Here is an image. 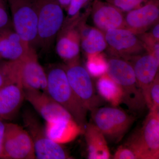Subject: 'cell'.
Wrapping results in <instances>:
<instances>
[{"label": "cell", "mask_w": 159, "mask_h": 159, "mask_svg": "<svg viewBox=\"0 0 159 159\" xmlns=\"http://www.w3.org/2000/svg\"><path fill=\"white\" fill-rule=\"evenodd\" d=\"M1 60H2L1 59V58H0V61H1Z\"/></svg>", "instance_id": "obj_34"}, {"label": "cell", "mask_w": 159, "mask_h": 159, "mask_svg": "<svg viewBox=\"0 0 159 159\" xmlns=\"http://www.w3.org/2000/svg\"><path fill=\"white\" fill-rule=\"evenodd\" d=\"M24 93L25 98L46 122L74 119L65 109L52 99L48 94L36 90H24Z\"/></svg>", "instance_id": "obj_12"}, {"label": "cell", "mask_w": 159, "mask_h": 159, "mask_svg": "<svg viewBox=\"0 0 159 159\" xmlns=\"http://www.w3.org/2000/svg\"><path fill=\"white\" fill-rule=\"evenodd\" d=\"M84 134L88 148V158L108 159L111 154L104 135L93 123H87Z\"/></svg>", "instance_id": "obj_20"}, {"label": "cell", "mask_w": 159, "mask_h": 159, "mask_svg": "<svg viewBox=\"0 0 159 159\" xmlns=\"http://www.w3.org/2000/svg\"><path fill=\"white\" fill-rule=\"evenodd\" d=\"M89 0H71L66 11L67 15L63 23H67L77 19L80 15L81 9L88 4Z\"/></svg>", "instance_id": "obj_28"}, {"label": "cell", "mask_w": 159, "mask_h": 159, "mask_svg": "<svg viewBox=\"0 0 159 159\" xmlns=\"http://www.w3.org/2000/svg\"><path fill=\"white\" fill-rule=\"evenodd\" d=\"M24 121L26 130L32 139L36 158L72 159L61 144L48 137L45 129L33 115L26 113L24 115Z\"/></svg>", "instance_id": "obj_8"}, {"label": "cell", "mask_w": 159, "mask_h": 159, "mask_svg": "<svg viewBox=\"0 0 159 159\" xmlns=\"http://www.w3.org/2000/svg\"><path fill=\"white\" fill-rule=\"evenodd\" d=\"M97 89L99 96L113 107H117L122 102L123 93L120 86L107 74L99 77Z\"/></svg>", "instance_id": "obj_22"}, {"label": "cell", "mask_w": 159, "mask_h": 159, "mask_svg": "<svg viewBox=\"0 0 159 159\" xmlns=\"http://www.w3.org/2000/svg\"><path fill=\"white\" fill-rule=\"evenodd\" d=\"M70 85L88 111H92L102 103V99L96 93L91 75L79 60L63 66Z\"/></svg>", "instance_id": "obj_7"}, {"label": "cell", "mask_w": 159, "mask_h": 159, "mask_svg": "<svg viewBox=\"0 0 159 159\" xmlns=\"http://www.w3.org/2000/svg\"><path fill=\"white\" fill-rule=\"evenodd\" d=\"M146 106L150 110L159 109V75L157 74L153 81L143 94Z\"/></svg>", "instance_id": "obj_25"}, {"label": "cell", "mask_w": 159, "mask_h": 159, "mask_svg": "<svg viewBox=\"0 0 159 159\" xmlns=\"http://www.w3.org/2000/svg\"><path fill=\"white\" fill-rule=\"evenodd\" d=\"M107 60V74L122 89V102L135 112L143 110L146 104L132 66L127 61L119 57L113 56Z\"/></svg>", "instance_id": "obj_2"}, {"label": "cell", "mask_w": 159, "mask_h": 159, "mask_svg": "<svg viewBox=\"0 0 159 159\" xmlns=\"http://www.w3.org/2000/svg\"><path fill=\"white\" fill-rule=\"evenodd\" d=\"M107 60L102 53L87 55L86 70L91 76L99 77L107 73Z\"/></svg>", "instance_id": "obj_24"}, {"label": "cell", "mask_w": 159, "mask_h": 159, "mask_svg": "<svg viewBox=\"0 0 159 159\" xmlns=\"http://www.w3.org/2000/svg\"><path fill=\"white\" fill-rule=\"evenodd\" d=\"M127 61L132 66L138 85L143 94L159 73V61L147 52Z\"/></svg>", "instance_id": "obj_17"}, {"label": "cell", "mask_w": 159, "mask_h": 159, "mask_svg": "<svg viewBox=\"0 0 159 159\" xmlns=\"http://www.w3.org/2000/svg\"><path fill=\"white\" fill-rule=\"evenodd\" d=\"M34 49L13 28L0 31L1 59L11 61H21Z\"/></svg>", "instance_id": "obj_16"}, {"label": "cell", "mask_w": 159, "mask_h": 159, "mask_svg": "<svg viewBox=\"0 0 159 159\" xmlns=\"http://www.w3.org/2000/svg\"><path fill=\"white\" fill-rule=\"evenodd\" d=\"M5 123L0 119V158L3 159V142L5 133Z\"/></svg>", "instance_id": "obj_31"}, {"label": "cell", "mask_w": 159, "mask_h": 159, "mask_svg": "<svg viewBox=\"0 0 159 159\" xmlns=\"http://www.w3.org/2000/svg\"><path fill=\"white\" fill-rule=\"evenodd\" d=\"M125 145L138 159L159 158V109L149 110L142 127L130 136Z\"/></svg>", "instance_id": "obj_4"}, {"label": "cell", "mask_w": 159, "mask_h": 159, "mask_svg": "<svg viewBox=\"0 0 159 159\" xmlns=\"http://www.w3.org/2000/svg\"><path fill=\"white\" fill-rule=\"evenodd\" d=\"M114 159H138L135 154L127 146L121 145L117 148L113 156Z\"/></svg>", "instance_id": "obj_30"}, {"label": "cell", "mask_w": 159, "mask_h": 159, "mask_svg": "<svg viewBox=\"0 0 159 159\" xmlns=\"http://www.w3.org/2000/svg\"><path fill=\"white\" fill-rule=\"evenodd\" d=\"M103 33L110 52L114 57L128 61L146 52L138 35L128 29H111Z\"/></svg>", "instance_id": "obj_11"}, {"label": "cell", "mask_w": 159, "mask_h": 159, "mask_svg": "<svg viewBox=\"0 0 159 159\" xmlns=\"http://www.w3.org/2000/svg\"><path fill=\"white\" fill-rule=\"evenodd\" d=\"M45 131L48 138L60 144L72 142L84 132L74 119L46 122Z\"/></svg>", "instance_id": "obj_19"}, {"label": "cell", "mask_w": 159, "mask_h": 159, "mask_svg": "<svg viewBox=\"0 0 159 159\" xmlns=\"http://www.w3.org/2000/svg\"><path fill=\"white\" fill-rule=\"evenodd\" d=\"M21 83L7 84L0 88V119H13L18 112L25 99Z\"/></svg>", "instance_id": "obj_18"}, {"label": "cell", "mask_w": 159, "mask_h": 159, "mask_svg": "<svg viewBox=\"0 0 159 159\" xmlns=\"http://www.w3.org/2000/svg\"><path fill=\"white\" fill-rule=\"evenodd\" d=\"M91 11L96 28L102 32L111 29H125L124 12L105 1L95 0Z\"/></svg>", "instance_id": "obj_15"}, {"label": "cell", "mask_w": 159, "mask_h": 159, "mask_svg": "<svg viewBox=\"0 0 159 159\" xmlns=\"http://www.w3.org/2000/svg\"><path fill=\"white\" fill-rule=\"evenodd\" d=\"M86 19L80 25V47L86 55L102 53L107 47L104 33L97 28L86 25Z\"/></svg>", "instance_id": "obj_21"}, {"label": "cell", "mask_w": 159, "mask_h": 159, "mask_svg": "<svg viewBox=\"0 0 159 159\" xmlns=\"http://www.w3.org/2000/svg\"><path fill=\"white\" fill-rule=\"evenodd\" d=\"M20 66V61L2 60L0 61V88L7 84L21 82Z\"/></svg>", "instance_id": "obj_23"}, {"label": "cell", "mask_w": 159, "mask_h": 159, "mask_svg": "<svg viewBox=\"0 0 159 159\" xmlns=\"http://www.w3.org/2000/svg\"><path fill=\"white\" fill-rule=\"evenodd\" d=\"M3 159H34V145L29 132L17 124L5 123Z\"/></svg>", "instance_id": "obj_9"}, {"label": "cell", "mask_w": 159, "mask_h": 159, "mask_svg": "<svg viewBox=\"0 0 159 159\" xmlns=\"http://www.w3.org/2000/svg\"><path fill=\"white\" fill-rule=\"evenodd\" d=\"M13 29L34 48L37 44L38 17L35 0H7Z\"/></svg>", "instance_id": "obj_6"}, {"label": "cell", "mask_w": 159, "mask_h": 159, "mask_svg": "<svg viewBox=\"0 0 159 159\" xmlns=\"http://www.w3.org/2000/svg\"><path fill=\"white\" fill-rule=\"evenodd\" d=\"M58 1L63 9L66 11L71 0H58Z\"/></svg>", "instance_id": "obj_33"}, {"label": "cell", "mask_w": 159, "mask_h": 159, "mask_svg": "<svg viewBox=\"0 0 159 159\" xmlns=\"http://www.w3.org/2000/svg\"><path fill=\"white\" fill-rule=\"evenodd\" d=\"M13 28L7 0H0V31Z\"/></svg>", "instance_id": "obj_29"}, {"label": "cell", "mask_w": 159, "mask_h": 159, "mask_svg": "<svg viewBox=\"0 0 159 159\" xmlns=\"http://www.w3.org/2000/svg\"><path fill=\"white\" fill-rule=\"evenodd\" d=\"M159 20V0H148L142 7L125 15V29L137 35L148 31Z\"/></svg>", "instance_id": "obj_13"}, {"label": "cell", "mask_w": 159, "mask_h": 159, "mask_svg": "<svg viewBox=\"0 0 159 159\" xmlns=\"http://www.w3.org/2000/svg\"><path fill=\"white\" fill-rule=\"evenodd\" d=\"M38 17L37 44L43 51L52 47L64 21L58 0H35Z\"/></svg>", "instance_id": "obj_3"}, {"label": "cell", "mask_w": 159, "mask_h": 159, "mask_svg": "<svg viewBox=\"0 0 159 159\" xmlns=\"http://www.w3.org/2000/svg\"><path fill=\"white\" fill-rule=\"evenodd\" d=\"M46 72L48 94L65 109L84 131L88 111L72 89L63 66H52Z\"/></svg>", "instance_id": "obj_1"}, {"label": "cell", "mask_w": 159, "mask_h": 159, "mask_svg": "<svg viewBox=\"0 0 159 159\" xmlns=\"http://www.w3.org/2000/svg\"><path fill=\"white\" fill-rule=\"evenodd\" d=\"M91 112L94 124L111 143L121 141L135 121L134 117L117 107H98Z\"/></svg>", "instance_id": "obj_5"}, {"label": "cell", "mask_w": 159, "mask_h": 159, "mask_svg": "<svg viewBox=\"0 0 159 159\" xmlns=\"http://www.w3.org/2000/svg\"><path fill=\"white\" fill-rule=\"evenodd\" d=\"M90 11L80 16L77 19L63 23L56 36V50L57 54L66 64L79 60L80 48V25L87 18Z\"/></svg>", "instance_id": "obj_10"}, {"label": "cell", "mask_w": 159, "mask_h": 159, "mask_svg": "<svg viewBox=\"0 0 159 159\" xmlns=\"http://www.w3.org/2000/svg\"><path fill=\"white\" fill-rule=\"evenodd\" d=\"M123 12H128L142 7L148 0H104Z\"/></svg>", "instance_id": "obj_26"}, {"label": "cell", "mask_w": 159, "mask_h": 159, "mask_svg": "<svg viewBox=\"0 0 159 159\" xmlns=\"http://www.w3.org/2000/svg\"><path fill=\"white\" fill-rule=\"evenodd\" d=\"M20 74L24 90H36L48 94L47 74L39 62L34 49L20 61Z\"/></svg>", "instance_id": "obj_14"}, {"label": "cell", "mask_w": 159, "mask_h": 159, "mask_svg": "<svg viewBox=\"0 0 159 159\" xmlns=\"http://www.w3.org/2000/svg\"><path fill=\"white\" fill-rule=\"evenodd\" d=\"M149 30V33L152 37L156 40L159 41V23L154 25Z\"/></svg>", "instance_id": "obj_32"}, {"label": "cell", "mask_w": 159, "mask_h": 159, "mask_svg": "<svg viewBox=\"0 0 159 159\" xmlns=\"http://www.w3.org/2000/svg\"><path fill=\"white\" fill-rule=\"evenodd\" d=\"M138 35L143 43L146 52L159 61V41L155 39L148 31Z\"/></svg>", "instance_id": "obj_27"}]
</instances>
